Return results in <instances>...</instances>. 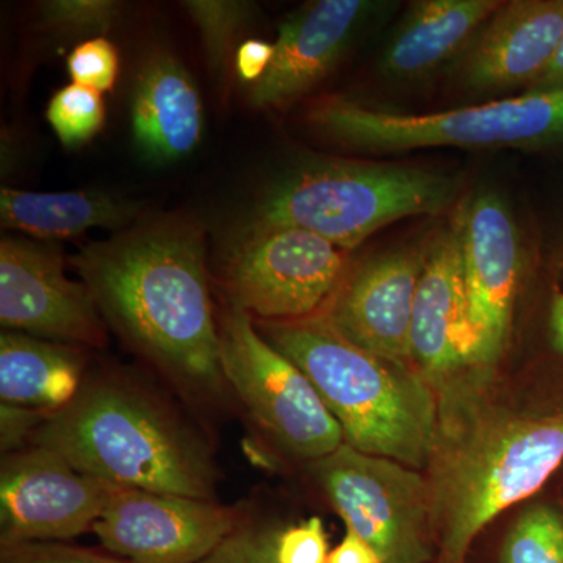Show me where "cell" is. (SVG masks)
Here are the masks:
<instances>
[{
    "mask_svg": "<svg viewBox=\"0 0 563 563\" xmlns=\"http://www.w3.org/2000/svg\"><path fill=\"white\" fill-rule=\"evenodd\" d=\"M74 265L102 317L174 384L199 395L224 390L198 229L155 222L84 247Z\"/></svg>",
    "mask_w": 563,
    "mask_h": 563,
    "instance_id": "1",
    "label": "cell"
},
{
    "mask_svg": "<svg viewBox=\"0 0 563 563\" xmlns=\"http://www.w3.org/2000/svg\"><path fill=\"white\" fill-rule=\"evenodd\" d=\"M31 444L113 487L217 499L206 440L157 395L118 374L87 377L68 406L47 415Z\"/></svg>",
    "mask_w": 563,
    "mask_h": 563,
    "instance_id": "2",
    "label": "cell"
},
{
    "mask_svg": "<svg viewBox=\"0 0 563 563\" xmlns=\"http://www.w3.org/2000/svg\"><path fill=\"white\" fill-rule=\"evenodd\" d=\"M290 358L342 426L344 443L422 468L440 435L435 390L413 365L388 361L350 342L320 312L301 320H254Z\"/></svg>",
    "mask_w": 563,
    "mask_h": 563,
    "instance_id": "3",
    "label": "cell"
},
{
    "mask_svg": "<svg viewBox=\"0 0 563 563\" xmlns=\"http://www.w3.org/2000/svg\"><path fill=\"white\" fill-rule=\"evenodd\" d=\"M563 462V410L488 412L439 435L431 476L440 563H465L484 528L539 492Z\"/></svg>",
    "mask_w": 563,
    "mask_h": 563,
    "instance_id": "4",
    "label": "cell"
},
{
    "mask_svg": "<svg viewBox=\"0 0 563 563\" xmlns=\"http://www.w3.org/2000/svg\"><path fill=\"white\" fill-rule=\"evenodd\" d=\"M457 180L395 163H307L277 181L257 210L261 225H285L351 252L407 217L437 214L454 201Z\"/></svg>",
    "mask_w": 563,
    "mask_h": 563,
    "instance_id": "5",
    "label": "cell"
},
{
    "mask_svg": "<svg viewBox=\"0 0 563 563\" xmlns=\"http://www.w3.org/2000/svg\"><path fill=\"white\" fill-rule=\"evenodd\" d=\"M309 121L336 143L368 152L554 146L563 144V90L421 114L328 98L314 103Z\"/></svg>",
    "mask_w": 563,
    "mask_h": 563,
    "instance_id": "6",
    "label": "cell"
},
{
    "mask_svg": "<svg viewBox=\"0 0 563 563\" xmlns=\"http://www.w3.org/2000/svg\"><path fill=\"white\" fill-rule=\"evenodd\" d=\"M220 352L225 383L285 450L314 462L342 446V426L320 393L257 331L250 313L229 306L220 322Z\"/></svg>",
    "mask_w": 563,
    "mask_h": 563,
    "instance_id": "7",
    "label": "cell"
},
{
    "mask_svg": "<svg viewBox=\"0 0 563 563\" xmlns=\"http://www.w3.org/2000/svg\"><path fill=\"white\" fill-rule=\"evenodd\" d=\"M312 472L346 529L365 540L380 563L431 559V488L420 473L346 443L312 462Z\"/></svg>",
    "mask_w": 563,
    "mask_h": 563,
    "instance_id": "8",
    "label": "cell"
},
{
    "mask_svg": "<svg viewBox=\"0 0 563 563\" xmlns=\"http://www.w3.org/2000/svg\"><path fill=\"white\" fill-rule=\"evenodd\" d=\"M347 262L350 252L312 232L252 224L229 254L222 285L231 306L254 320H301L331 302Z\"/></svg>",
    "mask_w": 563,
    "mask_h": 563,
    "instance_id": "9",
    "label": "cell"
},
{
    "mask_svg": "<svg viewBox=\"0 0 563 563\" xmlns=\"http://www.w3.org/2000/svg\"><path fill=\"white\" fill-rule=\"evenodd\" d=\"M114 490L51 448L31 444L3 454L0 544L66 542L92 531Z\"/></svg>",
    "mask_w": 563,
    "mask_h": 563,
    "instance_id": "10",
    "label": "cell"
},
{
    "mask_svg": "<svg viewBox=\"0 0 563 563\" xmlns=\"http://www.w3.org/2000/svg\"><path fill=\"white\" fill-rule=\"evenodd\" d=\"M474 335V363L484 369L509 343L523 269V244L512 211L493 191L473 195L454 222Z\"/></svg>",
    "mask_w": 563,
    "mask_h": 563,
    "instance_id": "11",
    "label": "cell"
},
{
    "mask_svg": "<svg viewBox=\"0 0 563 563\" xmlns=\"http://www.w3.org/2000/svg\"><path fill=\"white\" fill-rule=\"evenodd\" d=\"M242 523L217 499L117 487L92 532L128 563H199Z\"/></svg>",
    "mask_w": 563,
    "mask_h": 563,
    "instance_id": "12",
    "label": "cell"
},
{
    "mask_svg": "<svg viewBox=\"0 0 563 563\" xmlns=\"http://www.w3.org/2000/svg\"><path fill=\"white\" fill-rule=\"evenodd\" d=\"M0 322L7 331L102 347L101 312L87 285L65 276L60 252L24 239L0 243Z\"/></svg>",
    "mask_w": 563,
    "mask_h": 563,
    "instance_id": "13",
    "label": "cell"
},
{
    "mask_svg": "<svg viewBox=\"0 0 563 563\" xmlns=\"http://www.w3.org/2000/svg\"><path fill=\"white\" fill-rule=\"evenodd\" d=\"M422 258L424 247H402L347 269L322 313L363 350L413 365L410 328Z\"/></svg>",
    "mask_w": 563,
    "mask_h": 563,
    "instance_id": "14",
    "label": "cell"
},
{
    "mask_svg": "<svg viewBox=\"0 0 563 563\" xmlns=\"http://www.w3.org/2000/svg\"><path fill=\"white\" fill-rule=\"evenodd\" d=\"M410 350L415 368L433 390L446 393L466 368H476L461 243L454 224L424 244Z\"/></svg>",
    "mask_w": 563,
    "mask_h": 563,
    "instance_id": "15",
    "label": "cell"
},
{
    "mask_svg": "<svg viewBox=\"0 0 563 563\" xmlns=\"http://www.w3.org/2000/svg\"><path fill=\"white\" fill-rule=\"evenodd\" d=\"M562 36L563 0L504 2L462 55L459 74L472 90H528L553 62Z\"/></svg>",
    "mask_w": 563,
    "mask_h": 563,
    "instance_id": "16",
    "label": "cell"
},
{
    "mask_svg": "<svg viewBox=\"0 0 563 563\" xmlns=\"http://www.w3.org/2000/svg\"><path fill=\"white\" fill-rule=\"evenodd\" d=\"M373 9L363 0H318L291 13L279 25L268 73L252 87V103L284 107L317 87Z\"/></svg>",
    "mask_w": 563,
    "mask_h": 563,
    "instance_id": "17",
    "label": "cell"
},
{
    "mask_svg": "<svg viewBox=\"0 0 563 563\" xmlns=\"http://www.w3.org/2000/svg\"><path fill=\"white\" fill-rule=\"evenodd\" d=\"M504 2L420 0L412 3L388 40L380 70L396 80L428 76L461 58Z\"/></svg>",
    "mask_w": 563,
    "mask_h": 563,
    "instance_id": "18",
    "label": "cell"
},
{
    "mask_svg": "<svg viewBox=\"0 0 563 563\" xmlns=\"http://www.w3.org/2000/svg\"><path fill=\"white\" fill-rule=\"evenodd\" d=\"M132 132L141 154L157 163L179 161L201 141V98L176 58L158 55L141 68L133 87Z\"/></svg>",
    "mask_w": 563,
    "mask_h": 563,
    "instance_id": "19",
    "label": "cell"
},
{
    "mask_svg": "<svg viewBox=\"0 0 563 563\" xmlns=\"http://www.w3.org/2000/svg\"><path fill=\"white\" fill-rule=\"evenodd\" d=\"M84 355L73 344L3 331L0 335V399L54 413L80 391Z\"/></svg>",
    "mask_w": 563,
    "mask_h": 563,
    "instance_id": "20",
    "label": "cell"
},
{
    "mask_svg": "<svg viewBox=\"0 0 563 563\" xmlns=\"http://www.w3.org/2000/svg\"><path fill=\"white\" fill-rule=\"evenodd\" d=\"M135 207L96 191L32 192L0 190L2 225L36 239H70L91 228H121Z\"/></svg>",
    "mask_w": 563,
    "mask_h": 563,
    "instance_id": "21",
    "label": "cell"
},
{
    "mask_svg": "<svg viewBox=\"0 0 563 563\" xmlns=\"http://www.w3.org/2000/svg\"><path fill=\"white\" fill-rule=\"evenodd\" d=\"M503 563H563V517L553 507L533 506L510 529Z\"/></svg>",
    "mask_w": 563,
    "mask_h": 563,
    "instance_id": "22",
    "label": "cell"
},
{
    "mask_svg": "<svg viewBox=\"0 0 563 563\" xmlns=\"http://www.w3.org/2000/svg\"><path fill=\"white\" fill-rule=\"evenodd\" d=\"M46 114L66 147L81 146L102 131L106 122L102 92L70 84L55 92Z\"/></svg>",
    "mask_w": 563,
    "mask_h": 563,
    "instance_id": "23",
    "label": "cell"
},
{
    "mask_svg": "<svg viewBox=\"0 0 563 563\" xmlns=\"http://www.w3.org/2000/svg\"><path fill=\"white\" fill-rule=\"evenodd\" d=\"M185 9L191 14L202 33L203 44L210 60L221 66L225 60L233 36L247 20L250 5L244 2H218V0H195L185 2Z\"/></svg>",
    "mask_w": 563,
    "mask_h": 563,
    "instance_id": "24",
    "label": "cell"
},
{
    "mask_svg": "<svg viewBox=\"0 0 563 563\" xmlns=\"http://www.w3.org/2000/svg\"><path fill=\"white\" fill-rule=\"evenodd\" d=\"M73 84L106 92L114 87L120 73L117 47L107 38H92L79 44L68 57Z\"/></svg>",
    "mask_w": 563,
    "mask_h": 563,
    "instance_id": "25",
    "label": "cell"
},
{
    "mask_svg": "<svg viewBox=\"0 0 563 563\" xmlns=\"http://www.w3.org/2000/svg\"><path fill=\"white\" fill-rule=\"evenodd\" d=\"M41 10L44 21L62 31H106L120 16L121 5L111 0H54Z\"/></svg>",
    "mask_w": 563,
    "mask_h": 563,
    "instance_id": "26",
    "label": "cell"
},
{
    "mask_svg": "<svg viewBox=\"0 0 563 563\" xmlns=\"http://www.w3.org/2000/svg\"><path fill=\"white\" fill-rule=\"evenodd\" d=\"M329 540L320 517H310L274 536L276 563H328Z\"/></svg>",
    "mask_w": 563,
    "mask_h": 563,
    "instance_id": "27",
    "label": "cell"
},
{
    "mask_svg": "<svg viewBox=\"0 0 563 563\" xmlns=\"http://www.w3.org/2000/svg\"><path fill=\"white\" fill-rule=\"evenodd\" d=\"M0 563H128L62 542L0 544Z\"/></svg>",
    "mask_w": 563,
    "mask_h": 563,
    "instance_id": "28",
    "label": "cell"
},
{
    "mask_svg": "<svg viewBox=\"0 0 563 563\" xmlns=\"http://www.w3.org/2000/svg\"><path fill=\"white\" fill-rule=\"evenodd\" d=\"M199 563H276L274 536L242 523Z\"/></svg>",
    "mask_w": 563,
    "mask_h": 563,
    "instance_id": "29",
    "label": "cell"
},
{
    "mask_svg": "<svg viewBox=\"0 0 563 563\" xmlns=\"http://www.w3.org/2000/svg\"><path fill=\"white\" fill-rule=\"evenodd\" d=\"M47 412L32 407L0 406V446L2 455L31 446L33 435L46 420Z\"/></svg>",
    "mask_w": 563,
    "mask_h": 563,
    "instance_id": "30",
    "label": "cell"
},
{
    "mask_svg": "<svg viewBox=\"0 0 563 563\" xmlns=\"http://www.w3.org/2000/svg\"><path fill=\"white\" fill-rule=\"evenodd\" d=\"M274 43L262 40L244 41L236 52V70L244 81L257 84L268 73L274 58Z\"/></svg>",
    "mask_w": 563,
    "mask_h": 563,
    "instance_id": "31",
    "label": "cell"
},
{
    "mask_svg": "<svg viewBox=\"0 0 563 563\" xmlns=\"http://www.w3.org/2000/svg\"><path fill=\"white\" fill-rule=\"evenodd\" d=\"M328 563H380V559L365 540L346 529L342 542L329 554Z\"/></svg>",
    "mask_w": 563,
    "mask_h": 563,
    "instance_id": "32",
    "label": "cell"
},
{
    "mask_svg": "<svg viewBox=\"0 0 563 563\" xmlns=\"http://www.w3.org/2000/svg\"><path fill=\"white\" fill-rule=\"evenodd\" d=\"M563 90V36L555 52L553 62L550 63L543 76L540 77L526 92H542Z\"/></svg>",
    "mask_w": 563,
    "mask_h": 563,
    "instance_id": "33",
    "label": "cell"
},
{
    "mask_svg": "<svg viewBox=\"0 0 563 563\" xmlns=\"http://www.w3.org/2000/svg\"><path fill=\"white\" fill-rule=\"evenodd\" d=\"M551 332L554 346L563 352V292H555L551 303Z\"/></svg>",
    "mask_w": 563,
    "mask_h": 563,
    "instance_id": "34",
    "label": "cell"
}]
</instances>
